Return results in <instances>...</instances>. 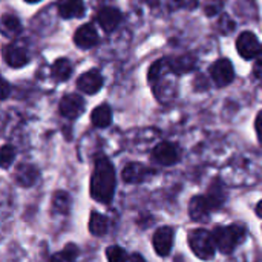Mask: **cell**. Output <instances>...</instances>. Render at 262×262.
<instances>
[{"mask_svg": "<svg viewBox=\"0 0 262 262\" xmlns=\"http://www.w3.org/2000/svg\"><path fill=\"white\" fill-rule=\"evenodd\" d=\"M246 235H247V230L239 224H232V226H226V227L218 226L213 230V238H215L216 247L223 253H232L246 239Z\"/></svg>", "mask_w": 262, "mask_h": 262, "instance_id": "2", "label": "cell"}, {"mask_svg": "<svg viewBox=\"0 0 262 262\" xmlns=\"http://www.w3.org/2000/svg\"><path fill=\"white\" fill-rule=\"evenodd\" d=\"M146 2H147V3H149L150 6H157L160 0H146Z\"/></svg>", "mask_w": 262, "mask_h": 262, "instance_id": "33", "label": "cell"}, {"mask_svg": "<svg viewBox=\"0 0 262 262\" xmlns=\"http://www.w3.org/2000/svg\"><path fill=\"white\" fill-rule=\"evenodd\" d=\"M77 86L81 92L88 94V95H92V94H97L101 86H103V77L100 74V71L97 69H91L88 72H84L78 80H77Z\"/></svg>", "mask_w": 262, "mask_h": 262, "instance_id": "8", "label": "cell"}, {"mask_svg": "<svg viewBox=\"0 0 262 262\" xmlns=\"http://www.w3.org/2000/svg\"><path fill=\"white\" fill-rule=\"evenodd\" d=\"M152 160L155 163L161 164V166H172L180 160L178 147L175 144L169 143V141L160 143L152 152Z\"/></svg>", "mask_w": 262, "mask_h": 262, "instance_id": "7", "label": "cell"}, {"mask_svg": "<svg viewBox=\"0 0 262 262\" xmlns=\"http://www.w3.org/2000/svg\"><path fill=\"white\" fill-rule=\"evenodd\" d=\"M91 120H92V124L95 127H107L111 124V121H112V111H111V107L107 104L97 106L92 111Z\"/></svg>", "mask_w": 262, "mask_h": 262, "instance_id": "18", "label": "cell"}, {"mask_svg": "<svg viewBox=\"0 0 262 262\" xmlns=\"http://www.w3.org/2000/svg\"><path fill=\"white\" fill-rule=\"evenodd\" d=\"M89 230L95 236H103L107 232V220L103 215L92 212L91 220H89Z\"/></svg>", "mask_w": 262, "mask_h": 262, "instance_id": "21", "label": "cell"}, {"mask_svg": "<svg viewBox=\"0 0 262 262\" xmlns=\"http://www.w3.org/2000/svg\"><path fill=\"white\" fill-rule=\"evenodd\" d=\"M71 72H72V66H71V63L66 58H58L54 63V66H52V77L57 81L68 80L71 77Z\"/></svg>", "mask_w": 262, "mask_h": 262, "instance_id": "20", "label": "cell"}, {"mask_svg": "<svg viewBox=\"0 0 262 262\" xmlns=\"http://www.w3.org/2000/svg\"><path fill=\"white\" fill-rule=\"evenodd\" d=\"M210 74H212V78L213 81L218 84V86H227L233 81L235 78V71H233V66L230 63V60L227 58H220L216 60L212 68H210Z\"/></svg>", "mask_w": 262, "mask_h": 262, "instance_id": "5", "label": "cell"}, {"mask_svg": "<svg viewBox=\"0 0 262 262\" xmlns=\"http://www.w3.org/2000/svg\"><path fill=\"white\" fill-rule=\"evenodd\" d=\"M115 169L112 163L101 157L95 161L94 173L91 178V195L101 204H109L115 193Z\"/></svg>", "mask_w": 262, "mask_h": 262, "instance_id": "1", "label": "cell"}, {"mask_svg": "<svg viewBox=\"0 0 262 262\" xmlns=\"http://www.w3.org/2000/svg\"><path fill=\"white\" fill-rule=\"evenodd\" d=\"M149 169H146L143 164L140 163H130L124 167L123 170V180L129 184H135V183H141L147 178L149 175Z\"/></svg>", "mask_w": 262, "mask_h": 262, "instance_id": "16", "label": "cell"}, {"mask_svg": "<svg viewBox=\"0 0 262 262\" xmlns=\"http://www.w3.org/2000/svg\"><path fill=\"white\" fill-rule=\"evenodd\" d=\"M169 68L177 75L187 74V72H190V71H193L196 68V58L193 55H190V54L180 55V57L169 61Z\"/></svg>", "mask_w": 262, "mask_h": 262, "instance_id": "17", "label": "cell"}, {"mask_svg": "<svg viewBox=\"0 0 262 262\" xmlns=\"http://www.w3.org/2000/svg\"><path fill=\"white\" fill-rule=\"evenodd\" d=\"M3 57L6 60V63L11 68H21L28 63V54L23 48H18L15 45H8L3 49Z\"/></svg>", "mask_w": 262, "mask_h": 262, "instance_id": "13", "label": "cell"}, {"mask_svg": "<svg viewBox=\"0 0 262 262\" xmlns=\"http://www.w3.org/2000/svg\"><path fill=\"white\" fill-rule=\"evenodd\" d=\"M69 207H71V200H69V195L66 192H57L52 198V209L54 212L57 213H61V215H66L69 212Z\"/></svg>", "mask_w": 262, "mask_h": 262, "instance_id": "22", "label": "cell"}, {"mask_svg": "<svg viewBox=\"0 0 262 262\" xmlns=\"http://www.w3.org/2000/svg\"><path fill=\"white\" fill-rule=\"evenodd\" d=\"M37 177H38V172L35 167L29 166V164H21L17 172H15V180L20 186H25V187H29L32 186L35 181H37Z\"/></svg>", "mask_w": 262, "mask_h": 262, "instance_id": "19", "label": "cell"}, {"mask_svg": "<svg viewBox=\"0 0 262 262\" xmlns=\"http://www.w3.org/2000/svg\"><path fill=\"white\" fill-rule=\"evenodd\" d=\"M175 5L186 9H193L198 5V0H175Z\"/></svg>", "mask_w": 262, "mask_h": 262, "instance_id": "27", "label": "cell"}, {"mask_svg": "<svg viewBox=\"0 0 262 262\" xmlns=\"http://www.w3.org/2000/svg\"><path fill=\"white\" fill-rule=\"evenodd\" d=\"M8 91H9L8 83H6V81H3V100H6V98H8Z\"/></svg>", "mask_w": 262, "mask_h": 262, "instance_id": "31", "label": "cell"}, {"mask_svg": "<svg viewBox=\"0 0 262 262\" xmlns=\"http://www.w3.org/2000/svg\"><path fill=\"white\" fill-rule=\"evenodd\" d=\"M106 258L109 262H127V253L124 249L118 247V246H111L106 250Z\"/></svg>", "mask_w": 262, "mask_h": 262, "instance_id": "24", "label": "cell"}, {"mask_svg": "<svg viewBox=\"0 0 262 262\" xmlns=\"http://www.w3.org/2000/svg\"><path fill=\"white\" fill-rule=\"evenodd\" d=\"M236 49L239 52V55L243 58H247V60H252L258 55L259 49H261V45H259V40L258 37L250 32V31H246L243 34H239L238 40H236Z\"/></svg>", "mask_w": 262, "mask_h": 262, "instance_id": "4", "label": "cell"}, {"mask_svg": "<svg viewBox=\"0 0 262 262\" xmlns=\"http://www.w3.org/2000/svg\"><path fill=\"white\" fill-rule=\"evenodd\" d=\"M14 157H15V150L12 146H3L2 147V152H0V163H2V167L3 169H8L9 164L14 161Z\"/></svg>", "mask_w": 262, "mask_h": 262, "instance_id": "25", "label": "cell"}, {"mask_svg": "<svg viewBox=\"0 0 262 262\" xmlns=\"http://www.w3.org/2000/svg\"><path fill=\"white\" fill-rule=\"evenodd\" d=\"M84 107V101L83 98H80L78 95H66L64 98H61L60 103V114L66 118H77Z\"/></svg>", "mask_w": 262, "mask_h": 262, "instance_id": "9", "label": "cell"}, {"mask_svg": "<svg viewBox=\"0 0 262 262\" xmlns=\"http://www.w3.org/2000/svg\"><path fill=\"white\" fill-rule=\"evenodd\" d=\"M58 14L63 18H75L81 17L84 12V6L81 0H58Z\"/></svg>", "mask_w": 262, "mask_h": 262, "instance_id": "15", "label": "cell"}, {"mask_svg": "<svg viewBox=\"0 0 262 262\" xmlns=\"http://www.w3.org/2000/svg\"><path fill=\"white\" fill-rule=\"evenodd\" d=\"M255 127H256V134H258V138L262 144V111L258 114L256 117V121H255Z\"/></svg>", "mask_w": 262, "mask_h": 262, "instance_id": "29", "label": "cell"}, {"mask_svg": "<svg viewBox=\"0 0 262 262\" xmlns=\"http://www.w3.org/2000/svg\"><path fill=\"white\" fill-rule=\"evenodd\" d=\"M256 58V61H255V75L256 77H261L262 78V46L261 49H259V52H258V55L255 57Z\"/></svg>", "mask_w": 262, "mask_h": 262, "instance_id": "28", "label": "cell"}, {"mask_svg": "<svg viewBox=\"0 0 262 262\" xmlns=\"http://www.w3.org/2000/svg\"><path fill=\"white\" fill-rule=\"evenodd\" d=\"M189 213L190 218L196 223H207L209 221V213L210 209L206 203L204 196H195L192 198L190 204H189Z\"/></svg>", "mask_w": 262, "mask_h": 262, "instance_id": "14", "label": "cell"}, {"mask_svg": "<svg viewBox=\"0 0 262 262\" xmlns=\"http://www.w3.org/2000/svg\"><path fill=\"white\" fill-rule=\"evenodd\" d=\"M78 255V249L77 246L74 244H68L60 253H55L52 258H51V262H74L75 258Z\"/></svg>", "mask_w": 262, "mask_h": 262, "instance_id": "23", "label": "cell"}, {"mask_svg": "<svg viewBox=\"0 0 262 262\" xmlns=\"http://www.w3.org/2000/svg\"><path fill=\"white\" fill-rule=\"evenodd\" d=\"M25 2H28V3H37V2H40V0H25Z\"/></svg>", "mask_w": 262, "mask_h": 262, "instance_id": "34", "label": "cell"}, {"mask_svg": "<svg viewBox=\"0 0 262 262\" xmlns=\"http://www.w3.org/2000/svg\"><path fill=\"white\" fill-rule=\"evenodd\" d=\"M256 215H258L259 218H262V201H259L258 206H256Z\"/></svg>", "mask_w": 262, "mask_h": 262, "instance_id": "32", "label": "cell"}, {"mask_svg": "<svg viewBox=\"0 0 262 262\" xmlns=\"http://www.w3.org/2000/svg\"><path fill=\"white\" fill-rule=\"evenodd\" d=\"M173 238H175V232L169 226L160 227L155 232L152 243H154V249L158 256H167L170 253L172 246H173Z\"/></svg>", "mask_w": 262, "mask_h": 262, "instance_id": "6", "label": "cell"}, {"mask_svg": "<svg viewBox=\"0 0 262 262\" xmlns=\"http://www.w3.org/2000/svg\"><path fill=\"white\" fill-rule=\"evenodd\" d=\"M74 41L78 48L81 49H88V48H92L97 45L98 41V35H97V31L92 25H83L77 29L75 35H74Z\"/></svg>", "mask_w": 262, "mask_h": 262, "instance_id": "11", "label": "cell"}, {"mask_svg": "<svg viewBox=\"0 0 262 262\" xmlns=\"http://www.w3.org/2000/svg\"><path fill=\"white\" fill-rule=\"evenodd\" d=\"M206 198V203L212 210H218L224 203H226V189H224V184L221 181H213L209 187V192L207 195L204 196Z\"/></svg>", "mask_w": 262, "mask_h": 262, "instance_id": "12", "label": "cell"}, {"mask_svg": "<svg viewBox=\"0 0 262 262\" xmlns=\"http://www.w3.org/2000/svg\"><path fill=\"white\" fill-rule=\"evenodd\" d=\"M129 261L130 262H146L144 261V258H143L141 255H137V253H135V255H132V256L129 258Z\"/></svg>", "mask_w": 262, "mask_h": 262, "instance_id": "30", "label": "cell"}, {"mask_svg": "<svg viewBox=\"0 0 262 262\" xmlns=\"http://www.w3.org/2000/svg\"><path fill=\"white\" fill-rule=\"evenodd\" d=\"M3 26H5V29H8V31H11V32H17V31H20V21H18V18L15 17V15H12V14H6V15H3Z\"/></svg>", "mask_w": 262, "mask_h": 262, "instance_id": "26", "label": "cell"}, {"mask_svg": "<svg viewBox=\"0 0 262 262\" xmlns=\"http://www.w3.org/2000/svg\"><path fill=\"white\" fill-rule=\"evenodd\" d=\"M189 246L195 256H198L203 261H209L215 256L216 243L213 238V233H209L204 229H196L189 233Z\"/></svg>", "mask_w": 262, "mask_h": 262, "instance_id": "3", "label": "cell"}, {"mask_svg": "<svg viewBox=\"0 0 262 262\" xmlns=\"http://www.w3.org/2000/svg\"><path fill=\"white\" fill-rule=\"evenodd\" d=\"M97 18H98V23L100 26L106 31V32H111L114 31L120 21H121V12L117 9V8H101L97 14Z\"/></svg>", "mask_w": 262, "mask_h": 262, "instance_id": "10", "label": "cell"}]
</instances>
